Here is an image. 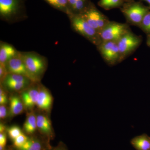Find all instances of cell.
<instances>
[{
  "label": "cell",
  "mask_w": 150,
  "mask_h": 150,
  "mask_svg": "<svg viewBox=\"0 0 150 150\" xmlns=\"http://www.w3.org/2000/svg\"><path fill=\"white\" fill-rule=\"evenodd\" d=\"M21 53L33 81L39 82L47 69V59L35 52H21Z\"/></svg>",
  "instance_id": "1"
},
{
  "label": "cell",
  "mask_w": 150,
  "mask_h": 150,
  "mask_svg": "<svg viewBox=\"0 0 150 150\" xmlns=\"http://www.w3.org/2000/svg\"><path fill=\"white\" fill-rule=\"evenodd\" d=\"M26 0H0V18L2 20L13 22L27 17Z\"/></svg>",
  "instance_id": "2"
},
{
  "label": "cell",
  "mask_w": 150,
  "mask_h": 150,
  "mask_svg": "<svg viewBox=\"0 0 150 150\" xmlns=\"http://www.w3.org/2000/svg\"><path fill=\"white\" fill-rule=\"evenodd\" d=\"M72 28L96 46L102 42L99 33L91 27L81 14L68 15Z\"/></svg>",
  "instance_id": "3"
},
{
  "label": "cell",
  "mask_w": 150,
  "mask_h": 150,
  "mask_svg": "<svg viewBox=\"0 0 150 150\" xmlns=\"http://www.w3.org/2000/svg\"><path fill=\"white\" fill-rule=\"evenodd\" d=\"M127 21L134 25L139 26L145 15L150 10L149 6L140 2H128L120 8Z\"/></svg>",
  "instance_id": "4"
},
{
  "label": "cell",
  "mask_w": 150,
  "mask_h": 150,
  "mask_svg": "<svg viewBox=\"0 0 150 150\" xmlns=\"http://www.w3.org/2000/svg\"><path fill=\"white\" fill-rule=\"evenodd\" d=\"M130 31L128 24L110 21L99 33V35L102 42H117L123 35Z\"/></svg>",
  "instance_id": "5"
},
{
  "label": "cell",
  "mask_w": 150,
  "mask_h": 150,
  "mask_svg": "<svg viewBox=\"0 0 150 150\" xmlns=\"http://www.w3.org/2000/svg\"><path fill=\"white\" fill-rule=\"evenodd\" d=\"M81 15L99 33L110 21L107 17L98 9L92 2Z\"/></svg>",
  "instance_id": "6"
},
{
  "label": "cell",
  "mask_w": 150,
  "mask_h": 150,
  "mask_svg": "<svg viewBox=\"0 0 150 150\" xmlns=\"http://www.w3.org/2000/svg\"><path fill=\"white\" fill-rule=\"evenodd\" d=\"M141 36L134 34L131 31L123 35L117 41L121 62L137 49L142 43Z\"/></svg>",
  "instance_id": "7"
},
{
  "label": "cell",
  "mask_w": 150,
  "mask_h": 150,
  "mask_svg": "<svg viewBox=\"0 0 150 150\" xmlns=\"http://www.w3.org/2000/svg\"><path fill=\"white\" fill-rule=\"evenodd\" d=\"M97 47L102 58L109 66H114L121 62L117 42L104 41Z\"/></svg>",
  "instance_id": "8"
},
{
  "label": "cell",
  "mask_w": 150,
  "mask_h": 150,
  "mask_svg": "<svg viewBox=\"0 0 150 150\" xmlns=\"http://www.w3.org/2000/svg\"><path fill=\"white\" fill-rule=\"evenodd\" d=\"M33 82L29 78L22 75L8 74L1 83L5 87L15 92H21L30 86Z\"/></svg>",
  "instance_id": "9"
},
{
  "label": "cell",
  "mask_w": 150,
  "mask_h": 150,
  "mask_svg": "<svg viewBox=\"0 0 150 150\" xmlns=\"http://www.w3.org/2000/svg\"><path fill=\"white\" fill-rule=\"evenodd\" d=\"M39 83H33L27 88L21 92L20 96L26 109L31 110L36 105L39 94Z\"/></svg>",
  "instance_id": "10"
},
{
  "label": "cell",
  "mask_w": 150,
  "mask_h": 150,
  "mask_svg": "<svg viewBox=\"0 0 150 150\" xmlns=\"http://www.w3.org/2000/svg\"><path fill=\"white\" fill-rule=\"evenodd\" d=\"M36 119L37 130L40 136L50 142L55 137L51 121L47 115L44 113H38L36 115Z\"/></svg>",
  "instance_id": "11"
},
{
  "label": "cell",
  "mask_w": 150,
  "mask_h": 150,
  "mask_svg": "<svg viewBox=\"0 0 150 150\" xmlns=\"http://www.w3.org/2000/svg\"><path fill=\"white\" fill-rule=\"evenodd\" d=\"M6 65L8 74H16L25 76L29 78L33 81L25 64L21 52H19L17 55L9 60Z\"/></svg>",
  "instance_id": "12"
},
{
  "label": "cell",
  "mask_w": 150,
  "mask_h": 150,
  "mask_svg": "<svg viewBox=\"0 0 150 150\" xmlns=\"http://www.w3.org/2000/svg\"><path fill=\"white\" fill-rule=\"evenodd\" d=\"M51 148L50 142L43 137L33 135L28 136L27 142L22 146L16 149L19 150H48Z\"/></svg>",
  "instance_id": "13"
},
{
  "label": "cell",
  "mask_w": 150,
  "mask_h": 150,
  "mask_svg": "<svg viewBox=\"0 0 150 150\" xmlns=\"http://www.w3.org/2000/svg\"><path fill=\"white\" fill-rule=\"evenodd\" d=\"M39 94L36 106L42 111L48 112L52 107L53 97L48 89L42 85L39 84Z\"/></svg>",
  "instance_id": "14"
},
{
  "label": "cell",
  "mask_w": 150,
  "mask_h": 150,
  "mask_svg": "<svg viewBox=\"0 0 150 150\" xmlns=\"http://www.w3.org/2000/svg\"><path fill=\"white\" fill-rule=\"evenodd\" d=\"M19 51L12 45L1 41L0 43V64L6 65L11 59L18 54Z\"/></svg>",
  "instance_id": "15"
},
{
  "label": "cell",
  "mask_w": 150,
  "mask_h": 150,
  "mask_svg": "<svg viewBox=\"0 0 150 150\" xmlns=\"http://www.w3.org/2000/svg\"><path fill=\"white\" fill-rule=\"evenodd\" d=\"M8 115L14 117L21 114L24 111L25 106L21 96L13 95L10 98Z\"/></svg>",
  "instance_id": "16"
},
{
  "label": "cell",
  "mask_w": 150,
  "mask_h": 150,
  "mask_svg": "<svg viewBox=\"0 0 150 150\" xmlns=\"http://www.w3.org/2000/svg\"><path fill=\"white\" fill-rule=\"evenodd\" d=\"M67 1H68V6H69V14H81L83 13L92 2L91 0H67Z\"/></svg>",
  "instance_id": "17"
},
{
  "label": "cell",
  "mask_w": 150,
  "mask_h": 150,
  "mask_svg": "<svg viewBox=\"0 0 150 150\" xmlns=\"http://www.w3.org/2000/svg\"><path fill=\"white\" fill-rule=\"evenodd\" d=\"M130 142L136 150H150V137L147 134H144L134 137Z\"/></svg>",
  "instance_id": "18"
},
{
  "label": "cell",
  "mask_w": 150,
  "mask_h": 150,
  "mask_svg": "<svg viewBox=\"0 0 150 150\" xmlns=\"http://www.w3.org/2000/svg\"><path fill=\"white\" fill-rule=\"evenodd\" d=\"M23 129L25 134L28 136L33 135L37 130L36 115L33 111L28 114Z\"/></svg>",
  "instance_id": "19"
},
{
  "label": "cell",
  "mask_w": 150,
  "mask_h": 150,
  "mask_svg": "<svg viewBox=\"0 0 150 150\" xmlns=\"http://www.w3.org/2000/svg\"><path fill=\"white\" fill-rule=\"evenodd\" d=\"M43 1L57 10L66 13L67 15L69 14V10L67 0H43Z\"/></svg>",
  "instance_id": "20"
},
{
  "label": "cell",
  "mask_w": 150,
  "mask_h": 150,
  "mask_svg": "<svg viewBox=\"0 0 150 150\" xmlns=\"http://www.w3.org/2000/svg\"><path fill=\"white\" fill-rule=\"evenodd\" d=\"M125 3V0H100L98 5L106 10L121 8Z\"/></svg>",
  "instance_id": "21"
},
{
  "label": "cell",
  "mask_w": 150,
  "mask_h": 150,
  "mask_svg": "<svg viewBox=\"0 0 150 150\" xmlns=\"http://www.w3.org/2000/svg\"><path fill=\"white\" fill-rule=\"evenodd\" d=\"M139 27L147 35H150V10L145 15Z\"/></svg>",
  "instance_id": "22"
},
{
  "label": "cell",
  "mask_w": 150,
  "mask_h": 150,
  "mask_svg": "<svg viewBox=\"0 0 150 150\" xmlns=\"http://www.w3.org/2000/svg\"><path fill=\"white\" fill-rule=\"evenodd\" d=\"M9 137L13 141L22 134V131L19 127L17 126H12L7 129Z\"/></svg>",
  "instance_id": "23"
},
{
  "label": "cell",
  "mask_w": 150,
  "mask_h": 150,
  "mask_svg": "<svg viewBox=\"0 0 150 150\" xmlns=\"http://www.w3.org/2000/svg\"><path fill=\"white\" fill-rule=\"evenodd\" d=\"M28 138V136L23 133L18 137H17L15 139L13 140V144L12 146L14 147L19 149L25 144V142H27Z\"/></svg>",
  "instance_id": "24"
},
{
  "label": "cell",
  "mask_w": 150,
  "mask_h": 150,
  "mask_svg": "<svg viewBox=\"0 0 150 150\" xmlns=\"http://www.w3.org/2000/svg\"><path fill=\"white\" fill-rule=\"evenodd\" d=\"M8 98L5 91L3 88V86H1L0 88V104L6 105L7 103Z\"/></svg>",
  "instance_id": "25"
},
{
  "label": "cell",
  "mask_w": 150,
  "mask_h": 150,
  "mask_svg": "<svg viewBox=\"0 0 150 150\" xmlns=\"http://www.w3.org/2000/svg\"><path fill=\"white\" fill-rule=\"evenodd\" d=\"M8 74L6 65L0 64V80L1 83L4 81Z\"/></svg>",
  "instance_id": "26"
},
{
  "label": "cell",
  "mask_w": 150,
  "mask_h": 150,
  "mask_svg": "<svg viewBox=\"0 0 150 150\" xmlns=\"http://www.w3.org/2000/svg\"><path fill=\"white\" fill-rule=\"evenodd\" d=\"M8 115V111L5 105H1L0 106V118L5 119Z\"/></svg>",
  "instance_id": "27"
},
{
  "label": "cell",
  "mask_w": 150,
  "mask_h": 150,
  "mask_svg": "<svg viewBox=\"0 0 150 150\" xmlns=\"http://www.w3.org/2000/svg\"><path fill=\"white\" fill-rule=\"evenodd\" d=\"M7 143V135L6 132L0 133V146L6 147Z\"/></svg>",
  "instance_id": "28"
},
{
  "label": "cell",
  "mask_w": 150,
  "mask_h": 150,
  "mask_svg": "<svg viewBox=\"0 0 150 150\" xmlns=\"http://www.w3.org/2000/svg\"><path fill=\"white\" fill-rule=\"evenodd\" d=\"M48 150H69L66 145L63 142H60L55 147H51Z\"/></svg>",
  "instance_id": "29"
},
{
  "label": "cell",
  "mask_w": 150,
  "mask_h": 150,
  "mask_svg": "<svg viewBox=\"0 0 150 150\" xmlns=\"http://www.w3.org/2000/svg\"><path fill=\"white\" fill-rule=\"evenodd\" d=\"M6 131V126L3 123L0 124V133L5 132Z\"/></svg>",
  "instance_id": "30"
},
{
  "label": "cell",
  "mask_w": 150,
  "mask_h": 150,
  "mask_svg": "<svg viewBox=\"0 0 150 150\" xmlns=\"http://www.w3.org/2000/svg\"><path fill=\"white\" fill-rule=\"evenodd\" d=\"M147 45L150 47V35H147L146 40Z\"/></svg>",
  "instance_id": "31"
},
{
  "label": "cell",
  "mask_w": 150,
  "mask_h": 150,
  "mask_svg": "<svg viewBox=\"0 0 150 150\" xmlns=\"http://www.w3.org/2000/svg\"><path fill=\"white\" fill-rule=\"evenodd\" d=\"M8 150H19L13 146H11L8 148Z\"/></svg>",
  "instance_id": "32"
},
{
  "label": "cell",
  "mask_w": 150,
  "mask_h": 150,
  "mask_svg": "<svg viewBox=\"0 0 150 150\" xmlns=\"http://www.w3.org/2000/svg\"><path fill=\"white\" fill-rule=\"evenodd\" d=\"M141 1H144L146 2V3H147L148 5H149L148 6H149L150 8V0H141Z\"/></svg>",
  "instance_id": "33"
},
{
  "label": "cell",
  "mask_w": 150,
  "mask_h": 150,
  "mask_svg": "<svg viewBox=\"0 0 150 150\" xmlns=\"http://www.w3.org/2000/svg\"><path fill=\"white\" fill-rule=\"evenodd\" d=\"M0 150H8V149H6V147H4L0 146Z\"/></svg>",
  "instance_id": "34"
},
{
  "label": "cell",
  "mask_w": 150,
  "mask_h": 150,
  "mask_svg": "<svg viewBox=\"0 0 150 150\" xmlns=\"http://www.w3.org/2000/svg\"><path fill=\"white\" fill-rule=\"evenodd\" d=\"M135 0H125V3L128 2L132 1H134Z\"/></svg>",
  "instance_id": "35"
}]
</instances>
